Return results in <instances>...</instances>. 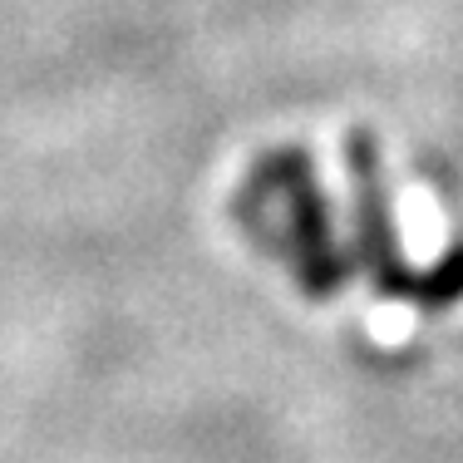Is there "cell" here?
Instances as JSON below:
<instances>
[{
  "label": "cell",
  "instance_id": "cell-1",
  "mask_svg": "<svg viewBox=\"0 0 463 463\" xmlns=\"http://www.w3.org/2000/svg\"><path fill=\"white\" fill-rule=\"evenodd\" d=\"M267 187L281 193V232H286V257L296 267V281L311 296H330L335 286H345V251L330 237V213L321 203V187L306 158H281L267 173Z\"/></svg>",
  "mask_w": 463,
  "mask_h": 463
},
{
  "label": "cell",
  "instance_id": "cell-2",
  "mask_svg": "<svg viewBox=\"0 0 463 463\" xmlns=\"http://www.w3.org/2000/svg\"><path fill=\"white\" fill-rule=\"evenodd\" d=\"M350 173H355V213H360V232H365V257L374 267V281H384L394 296L419 301V277L400 257L390 197H384V178H380V153L370 148V138L350 143Z\"/></svg>",
  "mask_w": 463,
  "mask_h": 463
}]
</instances>
